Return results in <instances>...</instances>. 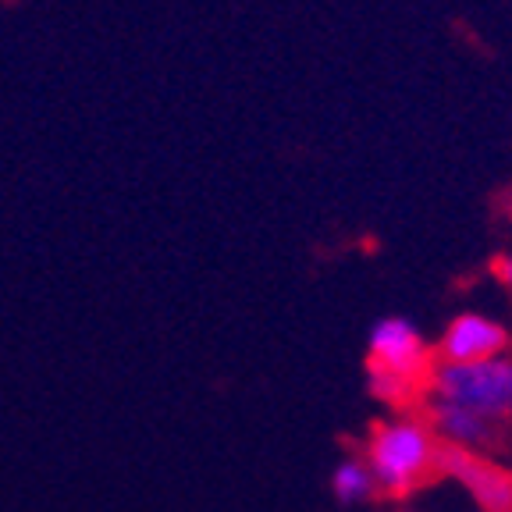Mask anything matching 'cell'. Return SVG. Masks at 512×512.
<instances>
[{"mask_svg":"<svg viewBox=\"0 0 512 512\" xmlns=\"http://www.w3.org/2000/svg\"><path fill=\"white\" fill-rule=\"evenodd\" d=\"M438 452L441 441L427 424V416L395 413L374 424L363 448V463L374 477L377 495L409 498L431 477H438Z\"/></svg>","mask_w":512,"mask_h":512,"instance_id":"obj_1","label":"cell"},{"mask_svg":"<svg viewBox=\"0 0 512 512\" xmlns=\"http://www.w3.org/2000/svg\"><path fill=\"white\" fill-rule=\"evenodd\" d=\"M431 399L456 402L502 424L512 416V356H491L480 363H438L427 374Z\"/></svg>","mask_w":512,"mask_h":512,"instance_id":"obj_2","label":"cell"},{"mask_svg":"<svg viewBox=\"0 0 512 512\" xmlns=\"http://www.w3.org/2000/svg\"><path fill=\"white\" fill-rule=\"evenodd\" d=\"M431 367H434V352L427 345V338L416 331L413 320L384 317L370 328L367 370H388V374L427 384Z\"/></svg>","mask_w":512,"mask_h":512,"instance_id":"obj_3","label":"cell"},{"mask_svg":"<svg viewBox=\"0 0 512 512\" xmlns=\"http://www.w3.org/2000/svg\"><path fill=\"white\" fill-rule=\"evenodd\" d=\"M438 477H452L456 484H463L466 495L484 512H512V470L488 459L484 452L441 441Z\"/></svg>","mask_w":512,"mask_h":512,"instance_id":"obj_4","label":"cell"},{"mask_svg":"<svg viewBox=\"0 0 512 512\" xmlns=\"http://www.w3.org/2000/svg\"><path fill=\"white\" fill-rule=\"evenodd\" d=\"M509 331L498 320L484 317V313H459L438 338V363H480L491 356H502L509 349Z\"/></svg>","mask_w":512,"mask_h":512,"instance_id":"obj_5","label":"cell"},{"mask_svg":"<svg viewBox=\"0 0 512 512\" xmlns=\"http://www.w3.org/2000/svg\"><path fill=\"white\" fill-rule=\"evenodd\" d=\"M424 416H427V424H431V431L438 434V441H445V445L480 452V448L491 445V438H495V424H491L488 416L473 413V409H466V406H456V402L431 399Z\"/></svg>","mask_w":512,"mask_h":512,"instance_id":"obj_6","label":"cell"},{"mask_svg":"<svg viewBox=\"0 0 512 512\" xmlns=\"http://www.w3.org/2000/svg\"><path fill=\"white\" fill-rule=\"evenodd\" d=\"M367 388L377 402L392 406L395 413H413L416 402L424 399V392H427V384L409 381V377H399V374H388V370H367Z\"/></svg>","mask_w":512,"mask_h":512,"instance_id":"obj_7","label":"cell"},{"mask_svg":"<svg viewBox=\"0 0 512 512\" xmlns=\"http://www.w3.org/2000/svg\"><path fill=\"white\" fill-rule=\"evenodd\" d=\"M331 495L342 505H360L370 502L377 495V484L370 477L367 463L363 459H342V463L331 470Z\"/></svg>","mask_w":512,"mask_h":512,"instance_id":"obj_8","label":"cell"},{"mask_svg":"<svg viewBox=\"0 0 512 512\" xmlns=\"http://www.w3.org/2000/svg\"><path fill=\"white\" fill-rule=\"evenodd\" d=\"M491 274H495V278L502 281V285L512 288V256L509 253L495 256V264H491Z\"/></svg>","mask_w":512,"mask_h":512,"instance_id":"obj_9","label":"cell"}]
</instances>
